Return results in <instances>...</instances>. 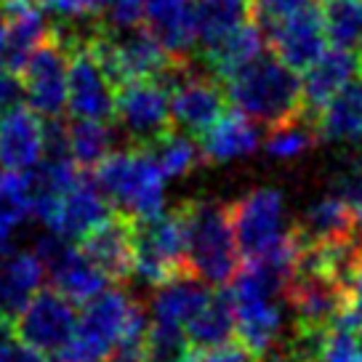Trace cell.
Returning a JSON list of instances; mask_svg holds the SVG:
<instances>
[{
	"label": "cell",
	"instance_id": "obj_1",
	"mask_svg": "<svg viewBox=\"0 0 362 362\" xmlns=\"http://www.w3.org/2000/svg\"><path fill=\"white\" fill-rule=\"evenodd\" d=\"M224 93L238 112L267 128L304 115L301 75L283 64L269 48L224 78Z\"/></svg>",
	"mask_w": 362,
	"mask_h": 362
},
{
	"label": "cell",
	"instance_id": "obj_2",
	"mask_svg": "<svg viewBox=\"0 0 362 362\" xmlns=\"http://www.w3.org/2000/svg\"><path fill=\"white\" fill-rule=\"evenodd\" d=\"M187 264L211 288H226L238 272L240 256L229 208L218 200H181Z\"/></svg>",
	"mask_w": 362,
	"mask_h": 362
},
{
	"label": "cell",
	"instance_id": "obj_3",
	"mask_svg": "<svg viewBox=\"0 0 362 362\" xmlns=\"http://www.w3.org/2000/svg\"><path fill=\"white\" fill-rule=\"evenodd\" d=\"M93 181L110 200L112 211L128 218H147L163 211L165 176L147 147L112 149L93 165Z\"/></svg>",
	"mask_w": 362,
	"mask_h": 362
},
{
	"label": "cell",
	"instance_id": "obj_4",
	"mask_svg": "<svg viewBox=\"0 0 362 362\" xmlns=\"http://www.w3.org/2000/svg\"><path fill=\"white\" fill-rule=\"evenodd\" d=\"M179 274H192L187 264L184 214L181 205L134 218V277L149 288L168 283Z\"/></svg>",
	"mask_w": 362,
	"mask_h": 362
},
{
	"label": "cell",
	"instance_id": "obj_5",
	"mask_svg": "<svg viewBox=\"0 0 362 362\" xmlns=\"http://www.w3.org/2000/svg\"><path fill=\"white\" fill-rule=\"evenodd\" d=\"M136 298L120 288H102L88 301L75 322V333L64 349L54 354V362H104L120 341Z\"/></svg>",
	"mask_w": 362,
	"mask_h": 362
},
{
	"label": "cell",
	"instance_id": "obj_6",
	"mask_svg": "<svg viewBox=\"0 0 362 362\" xmlns=\"http://www.w3.org/2000/svg\"><path fill=\"white\" fill-rule=\"evenodd\" d=\"M235 243L243 261L261 259L277 248L288 235L285 224V197L280 189L259 187L243 194L235 203H226Z\"/></svg>",
	"mask_w": 362,
	"mask_h": 362
},
{
	"label": "cell",
	"instance_id": "obj_7",
	"mask_svg": "<svg viewBox=\"0 0 362 362\" xmlns=\"http://www.w3.org/2000/svg\"><path fill=\"white\" fill-rule=\"evenodd\" d=\"M112 120L120 125V131L128 136L131 144L149 147L173 128L168 88L155 78L128 80L117 86Z\"/></svg>",
	"mask_w": 362,
	"mask_h": 362
},
{
	"label": "cell",
	"instance_id": "obj_8",
	"mask_svg": "<svg viewBox=\"0 0 362 362\" xmlns=\"http://www.w3.org/2000/svg\"><path fill=\"white\" fill-rule=\"evenodd\" d=\"M35 253L43 264L45 277L51 280V288L67 296L72 304H83L90 296H96L102 288L110 285L104 272L83 253L78 243L59 235H45L35 243Z\"/></svg>",
	"mask_w": 362,
	"mask_h": 362
},
{
	"label": "cell",
	"instance_id": "obj_9",
	"mask_svg": "<svg viewBox=\"0 0 362 362\" xmlns=\"http://www.w3.org/2000/svg\"><path fill=\"white\" fill-rule=\"evenodd\" d=\"M75 322L78 312L67 296H62L54 288H40L13 320V336L27 346L54 357L69 344Z\"/></svg>",
	"mask_w": 362,
	"mask_h": 362
},
{
	"label": "cell",
	"instance_id": "obj_10",
	"mask_svg": "<svg viewBox=\"0 0 362 362\" xmlns=\"http://www.w3.org/2000/svg\"><path fill=\"white\" fill-rule=\"evenodd\" d=\"M67 62L69 54L57 40H43L22 69L27 107L40 117H59L67 107Z\"/></svg>",
	"mask_w": 362,
	"mask_h": 362
},
{
	"label": "cell",
	"instance_id": "obj_11",
	"mask_svg": "<svg viewBox=\"0 0 362 362\" xmlns=\"http://www.w3.org/2000/svg\"><path fill=\"white\" fill-rule=\"evenodd\" d=\"M264 30H267V48L283 64L296 69L298 75L328 48L320 6H306L304 3L301 8H296L277 22L267 24Z\"/></svg>",
	"mask_w": 362,
	"mask_h": 362
},
{
	"label": "cell",
	"instance_id": "obj_12",
	"mask_svg": "<svg viewBox=\"0 0 362 362\" xmlns=\"http://www.w3.org/2000/svg\"><path fill=\"white\" fill-rule=\"evenodd\" d=\"M67 110L72 117L112 120L115 88L90 54L88 43L69 51L67 62Z\"/></svg>",
	"mask_w": 362,
	"mask_h": 362
},
{
	"label": "cell",
	"instance_id": "obj_13",
	"mask_svg": "<svg viewBox=\"0 0 362 362\" xmlns=\"http://www.w3.org/2000/svg\"><path fill=\"white\" fill-rule=\"evenodd\" d=\"M78 245L110 283L123 285L134 277V218L112 211Z\"/></svg>",
	"mask_w": 362,
	"mask_h": 362
},
{
	"label": "cell",
	"instance_id": "obj_14",
	"mask_svg": "<svg viewBox=\"0 0 362 362\" xmlns=\"http://www.w3.org/2000/svg\"><path fill=\"white\" fill-rule=\"evenodd\" d=\"M110 214H112V205L102 194V189L96 187L93 176L80 170L75 184L59 197L54 218L48 224V232L72 240V243H80L93 226L102 224Z\"/></svg>",
	"mask_w": 362,
	"mask_h": 362
},
{
	"label": "cell",
	"instance_id": "obj_15",
	"mask_svg": "<svg viewBox=\"0 0 362 362\" xmlns=\"http://www.w3.org/2000/svg\"><path fill=\"white\" fill-rule=\"evenodd\" d=\"M158 45L173 62L194 59L197 45V11L194 0H147L144 22Z\"/></svg>",
	"mask_w": 362,
	"mask_h": 362
},
{
	"label": "cell",
	"instance_id": "obj_16",
	"mask_svg": "<svg viewBox=\"0 0 362 362\" xmlns=\"http://www.w3.org/2000/svg\"><path fill=\"white\" fill-rule=\"evenodd\" d=\"M43 158V117L27 104H13L0 112V165L30 170Z\"/></svg>",
	"mask_w": 362,
	"mask_h": 362
},
{
	"label": "cell",
	"instance_id": "obj_17",
	"mask_svg": "<svg viewBox=\"0 0 362 362\" xmlns=\"http://www.w3.org/2000/svg\"><path fill=\"white\" fill-rule=\"evenodd\" d=\"M51 22L37 0H22L6 6V40H3V64L22 75L27 59L37 45L48 40Z\"/></svg>",
	"mask_w": 362,
	"mask_h": 362
},
{
	"label": "cell",
	"instance_id": "obj_18",
	"mask_svg": "<svg viewBox=\"0 0 362 362\" xmlns=\"http://www.w3.org/2000/svg\"><path fill=\"white\" fill-rule=\"evenodd\" d=\"M354 75H357L354 51H344L336 45L325 48L301 75V104H304L306 117L312 120L317 110L328 102L336 90L344 88Z\"/></svg>",
	"mask_w": 362,
	"mask_h": 362
},
{
	"label": "cell",
	"instance_id": "obj_19",
	"mask_svg": "<svg viewBox=\"0 0 362 362\" xmlns=\"http://www.w3.org/2000/svg\"><path fill=\"white\" fill-rule=\"evenodd\" d=\"M296 245H312V243H333L357 235V208L330 194L325 200L309 205L301 218L291 224Z\"/></svg>",
	"mask_w": 362,
	"mask_h": 362
},
{
	"label": "cell",
	"instance_id": "obj_20",
	"mask_svg": "<svg viewBox=\"0 0 362 362\" xmlns=\"http://www.w3.org/2000/svg\"><path fill=\"white\" fill-rule=\"evenodd\" d=\"M267 51V30L256 19H245L235 30L216 37L214 43L203 45L205 69L214 78L224 80L240 67H245L248 62L261 57Z\"/></svg>",
	"mask_w": 362,
	"mask_h": 362
},
{
	"label": "cell",
	"instance_id": "obj_21",
	"mask_svg": "<svg viewBox=\"0 0 362 362\" xmlns=\"http://www.w3.org/2000/svg\"><path fill=\"white\" fill-rule=\"evenodd\" d=\"M235 312V339L259 360L280 339L283 330V309L277 298H232Z\"/></svg>",
	"mask_w": 362,
	"mask_h": 362
},
{
	"label": "cell",
	"instance_id": "obj_22",
	"mask_svg": "<svg viewBox=\"0 0 362 362\" xmlns=\"http://www.w3.org/2000/svg\"><path fill=\"white\" fill-rule=\"evenodd\" d=\"M45 280V269L35 250H11L0 256V317L16 320Z\"/></svg>",
	"mask_w": 362,
	"mask_h": 362
},
{
	"label": "cell",
	"instance_id": "obj_23",
	"mask_svg": "<svg viewBox=\"0 0 362 362\" xmlns=\"http://www.w3.org/2000/svg\"><path fill=\"white\" fill-rule=\"evenodd\" d=\"M261 144L259 123L243 112H226L200 134V149L205 163H226L253 155Z\"/></svg>",
	"mask_w": 362,
	"mask_h": 362
},
{
	"label": "cell",
	"instance_id": "obj_24",
	"mask_svg": "<svg viewBox=\"0 0 362 362\" xmlns=\"http://www.w3.org/2000/svg\"><path fill=\"white\" fill-rule=\"evenodd\" d=\"M317 139L357 144L362 141V83L349 80L312 117Z\"/></svg>",
	"mask_w": 362,
	"mask_h": 362
},
{
	"label": "cell",
	"instance_id": "obj_25",
	"mask_svg": "<svg viewBox=\"0 0 362 362\" xmlns=\"http://www.w3.org/2000/svg\"><path fill=\"white\" fill-rule=\"evenodd\" d=\"M211 293H214V288L205 285L200 277H194V274H179V277H173V280L155 288L152 320L184 328V322L208 301Z\"/></svg>",
	"mask_w": 362,
	"mask_h": 362
},
{
	"label": "cell",
	"instance_id": "obj_26",
	"mask_svg": "<svg viewBox=\"0 0 362 362\" xmlns=\"http://www.w3.org/2000/svg\"><path fill=\"white\" fill-rule=\"evenodd\" d=\"M33 218V187L27 170L0 173V256L16 250V232Z\"/></svg>",
	"mask_w": 362,
	"mask_h": 362
},
{
	"label": "cell",
	"instance_id": "obj_27",
	"mask_svg": "<svg viewBox=\"0 0 362 362\" xmlns=\"http://www.w3.org/2000/svg\"><path fill=\"white\" fill-rule=\"evenodd\" d=\"M184 336L192 346H216L235 339V312L229 293H211L197 312L184 322Z\"/></svg>",
	"mask_w": 362,
	"mask_h": 362
},
{
	"label": "cell",
	"instance_id": "obj_28",
	"mask_svg": "<svg viewBox=\"0 0 362 362\" xmlns=\"http://www.w3.org/2000/svg\"><path fill=\"white\" fill-rule=\"evenodd\" d=\"M69 155L80 168H93L104 155L115 149V128L112 120H88V117H75L67 125Z\"/></svg>",
	"mask_w": 362,
	"mask_h": 362
},
{
	"label": "cell",
	"instance_id": "obj_29",
	"mask_svg": "<svg viewBox=\"0 0 362 362\" xmlns=\"http://www.w3.org/2000/svg\"><path fill=\"white\" fill-rule=\"evenodd\" d=\"M147 149L165 179H181V176L192 173L194 168H200L205 163L203 149H200V144L194 141L192 136L176 134L173 128L168 134L160 136L158 141H152Z\"/></svg>",
	"mask_w": 362,
	"mask_h": 362
},
{
	"label": "cell",
	"instance_id": "obj_30",
	"mask_svg": "<svg viewBox=\"0 0 362 362\" xmlns=\"http://www.w3.org/2000/svg\"><path fill=\"white\" fill-rule=\"evenodd\" d=\"M320 13L330 45L344 51L362 48V0H322Z\"/></svg>",
	"mask_w": 362,
	"mask_h": 362
},
{
	"label": "cell",
	"instance_id": "obj_31",
	"mask_svg": "<svg viewBox=\"0 0 362 362\" xmlns=\"http://www.w3.org/2000/svg\"><path fill=\"white\" fill-rule=\"evenodd\" d=\"M197 11V43H214L250 16V0H194Z\"/></svg>",
	"mask_w": 362,
	"mask_h": 362
},
{
	"label": "cell",
	"instance_id": "obj_32",
	"mask_svg": "<svg viewBox=\"0 0 362 362\" xmlns=\"http://www.w3.org/2000/svg\"><path fill=\"white\" fill-rule=\"evenodd\" d=\"M315 144H317L315 123L306 115H301V117H293V120H285V123L274 125L264 149L277 160H293V158H301L304 152H309Z\"/></svg>",
	"mask_w": 362,
	"mask_h": 362
},
{
	"label": "cell",
	"instance_id": "obj_33",
	"mask_svg": "<svg viewBox=\"0 0 362 362\" xmlns=\"http://www.w3.org/2000/svg\"><path fill=\"white\" fill-rule=\"evenodd\" d=\"M192 344L181 325L149 320L147 328V362H187Z\"/></svg>",
	"mask_w": 362,
	"mask_h": 362
},
{
	"label": "cell",
	"instance_id": "obj_34",
	"mask_svg": "<svg viewBox=\"0 0 362 362\" xmlns=\"http://www.w3.org/2000/svg\"><path fill=\"white\" fill-rule=\"evenodd\" d=\"M144 8H147V0H112L102 11V27L110 30V33L139 27V24L144 22Z\"/></svg>",
	"mask_w": 362,
	"mask_h": 362
},
{
	"label": "cell",
	"instance_id": "obj_35",
	"mask_svg": "<svg viewBox=\"0 0 362 362\" xmlns=\"http://www.w3.org/2000/svg\"><path fill=\"white\" fill-rule=\"evenodd\" d=\"M187 362H259L238 339L216 344V346H192Z\"/></svg>",
	"mask_w": 362,
	"mask_h": 362
},
{
	"label": "cell",
	"instance_id": "obj_36",
	"mask_svg": "<svg viewBox=\"0 0 362 362\" xmlns=\"http://www.w3.org/2000/svg\"><path fill=\"white\" fill-rule=\"evenodd\" d=\"M333 189H336V197L346 200L349 205L360 208L362 205V163L354 160V163H346L344 168L336 173L333 179Z\"/></svg>",
	"mask_w": 362,
	"mask_h": 362
},
{
	"label": "cell",
	"instance_id": "obj_37",
	"mask_svg": "<svg viewBox=\"0 0 362 362\" xmlns=\"http://www.w3.org/2000/svg\"><path fill=\"white\" fill-rule=\"evenodd\" d=\"M306 0H250V16L259 24H272L288 16L291 11L301 8Z\"/></svg>",
	"mask_w": 362,
	"mask_h": 362
},
{
	"label": "cell",
	"instance_id": "obj_38",
	"mask_svg": "<svg viewBox=\"0 0 362 362\" xmlns=\"http://www.w3.org/2000/svg\"><path fill=\"white\" fill-rule=\"evenodd\" d=\"M0 362H54V357L45 354V351L27 346L24 341H19L13 336L6 344H0Z\"/></svg>",
	"mask_w": 362,
	"mask_h": 362
},
{
	"label": "cell",
	"instance_id": "obj_39",
	"mask_svg": "<svg viewBox=\"0 0 362 362\" xmlns=\"http://www.w3.org/2000/svg\"><path fill=\"white\" fill-rule=\"evenodd\" d=\"M346 296H349V306L362 317V256L357 261L354 272H351L349 285H346Z\"/></svg>",
	"mask_w": 362,
	"mask_h": 362
},
{
	"label": "cell",
	"instance_id": "obj_40",
	"mask_svg": "<svg viewBox=\"0 0 362 362\" xmlns=\"http://www.w3.org/2000/svg\"><path fill=\"white\" fill-rule=\"evenodd\" d=\"M80 3H83L86 13H90V16H102V11L112 3V0H80Z\"/></svg>",
	"mask_w": 362,
	"mask_h": 362
},
{
	"label": "cell",
	"instance_id": "obj_41",
	"mask_svg": "<svg viewBox=\"0 0 362 362\" xmlns=\"http://www.w3.org/2000/svg\"><path fill=\"white\" fill-rule=\"evenodd\" d=\"M259 362H296L293 357H291V354H288V351H277V349H269L267 351V354H264V357H259Z\"/></svg>",
	"mask_w": 362,
	"mask_h": 362
},
{
	"label": "cell",
	"instance_id": "obj_42",
	"mask_svg": "<svg viewBox=\"0 0 362 362\" xmlns=\"http://www.w3.org/2000/svg\"><path fill=\"white\" fill-rule=\"evenodd\" d=\"M3 40H6V8H0V64H3Z\"/></svg>",
	"mask_w": 362,
	"mask_h": 362
},
{
	"label": "cell",
	"instance_id": "obj_43",
	"mask_svg": "<svg viewBox=\"0 0 362 362\" xmlns=\"http://www.w3.org/2000/svg\"><path fill=\"white\" fill-rule=\"evenodd\" d=\"M357 238L362 240V205L357 208Z\"/></svg>",
	"mask_w": 362,
	"mask_h": 362
},
{
	"label": "cell",
	"instance_id": "obj_44",
	"mask_svg": "<svg viewBox=\"0 0 362 362\" xmlns=\"http://www.w3.org/2000/svg\"><path fill=\"white\" fill-rule=\"evenodd\" d=\"M357 72H360V75H362V57L357 59Z\"/></svg>",
	"mask_w": 362,
	"mask_h": 362
},
{
	"label": "cell",
	"instance_id": "obj_45",
	"mask_svg": "<svg viewBox=\"0 0 362 362\" xmlns=\"http://www.w3.org/2000/svg\"><path fill=\"white\" fill-rule=\"evenodd\" d=\"M3 3H6V6H8V3H22V0H3Z\"/></svg>",
	"mask_w": 362,
	"mask_h": 362
}]
</instances>
